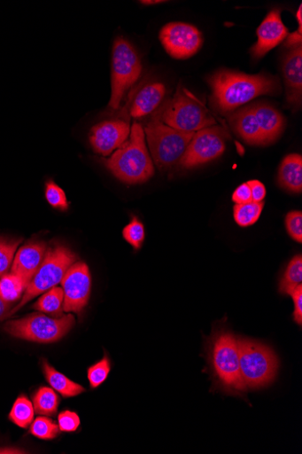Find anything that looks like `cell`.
I'll return each instance as SVG.
<instances>
[{"mask_svg":"<svg viewBox=\"0 0 302 454\" xmlns=\"http://www.w3.org/2000/svg\"><path fill=\"white\" fill-rule=\"evenodd\" d=\"M0 453H25V452L17 448L5 447V448L0 449Z\"/></svg>","mask_w":302,"mask_h":454,"instance_id":"40","label":"cell"},{"mask_svg":"<svg viewBox=\"0 0 302 454\" xmlns=\"http://www.w3.org/2000/svg\"><path fill=\"white\" fill-rule=\"evenodd\" d=\"M264 207V201L236 204L234 207V219L240 227L252 226L260 219Z\"/></svg>","mask_w":302,"mask_h":454,"instance_id":"26","label":"cell"},{"mask_svg":"<svg viewBox=\"0 0 302 454\" xmlns=\"http://www.w3.org/2000/svg\"><path fill=\"white\" fill-rule=\"evenodd\" d=\"M145 138L143 126L136 121L128 139L109 158L103 160L105 168L120 182L139 184L154 176V163Z\"/></svg>","mask_w":302,"mask_h":454,"instance_id":"3","label":"cell"},{"mask_svg":"<svg viewBox=\"0 0 302 454\" xmlns=\"http://www.w3.org/2000/svg\"><path fill=\"white\" fill-rule=\"evenodd\" d=\"M76 261V255L66 246L58 244L50 247L44 262L27 286L20 302L8 316L15 314L33 299L46 294L61 283L68 269Z\"/></svg>","mask_w":302,"mask_h":454,"instance_id":"8","label":"cell"},{"mask_svg":"<svg viewBox=\"0 0 302 454\" xmlns=\"http://www.w3.org/2000/svg\"><path fill=\"white\" fill-rule=\"evenodd\" d=\"M122 236L136 251H139L145 240L143 223L137 217H133L132 221L124 227Z\"/></svg>","mask_w":302,"mask_h":454,"instance_id":"31","label":"cell"},{"mask_svg":"<svg viewBox=\"0 0 302 454\" xmlns=\"http://www.w3.org/2000/svg\"><path fill=\"white\" fill-rule=\"evenodd\" d=\"M283 73L288 104L294 109L301 106L302 47L291 49L283 60Z\"/></svg>","mask_w":302,"mask_h":454,"instance_id":"17","label":"cell"},{"mask_svg":"<svg viewBox=\"0 0 302 454\" xmlns=\"http://www.w3.org/2000/svg\"><path fill=\"white\" fill-rule=\"evenodd\" d=\"M166 88L162 82L143 78L131 92L121 109L120 118L142 119L155 114L165 103Z\"/></svg>","mask_w":302,"mask_h":454,"instance_id":"12","label":"cell"},{"mask_svg":"<svg viewBox=\"0 0 302 454\" xmlns=\"http://www.w3.org/2000/svg\"><path fill=\"white\" fill-rule=\"evenodd\" d=\"M143 63L136 48L118 36L114 40L112 59V97L109 108L117 111L127 94L131 91L143 74Z\"/></svg>","mask_w":302,"mask_h":454,"instance_id":"6","label":"cell"},{"mask_svg":"<svg viewBox=\"0 0 302 454\" xmlns=\"http://www.w3.org/2000/svg\"><path fill=\"white\" fill-rule=\"evenodd\" d=\"M60 399L52 387H40L33 397V405L36 414L53 417L57 414Z\"/></svg>","mask_w":302,"mask_h":454,"instance_id":"22","label":"cell"},{"mask_svg":"<svg viewBox=\"0 0 302 454\" xmlns=\"http://www.w3.org/2000/svg\"><path fill=\"white\" fill-rule=\"evenodd\" d=\"M11 309V304L6 302L2 296H0V320L8 317Z\"/></svg>","mask_w":302,"mask_h":454,"instance_id":"39","label":"cell"},{"mask_svg":"<svg viewBox=\"0 0 302 454\" xmlns=\"http://www.w3.org/2000/svg\"><path fill=\"white\" fill-rule=\"evenodd\" d=\"M43 372L50 387L65 398L77 396L85 392L82 386L74 383L58 372L47 360H43Z\"/></svg>","mask_w":302,"mask_h":454,"instance_id":"21","label":"cell"},{"mask_svg":"<svg viewBox=\"0 0 302 454\" xmlns=\"http://www.w3.org/2000/svg\"><path fill=\"white\" fill-rule=\"evenodd\" d=\"M45 197L54 209L61 212L68 210L69 202L65 191L51 179L46 183Z\"/></svg>","mask_w":302,"mask_h":454,"instance_id":"32","label":"cell"},{"mask_svg":"<svg viewBox=\"0 0 302 454\" xmlns=\"http://www.w3.org/2000/svg\"><path fill=\"white\" fill-rule=\"evenodd\" d=\"M64 292V312L81 314L88 306L92 290V277L88 264L74 263L66 273L62 282Z\"/></svg>","mask_w":302,"mask_h":454,"instance_id":"13","label":"cell"},{"mask_svg":"<svg viewBox=\"0 0 302 454\" xmlns=\"http://www.w3.org/2000/svg\"><path fill=\"white\" fill-rule=\"evenodd\" d=\"M258 40L251 49L254 59L264 58L280 45L289 35L288 28L281 18L280 10H273L257 29Z\"/></svg>","mask_w":302,"mask_h":454,"instance_id":"15","label":"cell"},{"mask_svg":"<svg viewBox=\"0 0 302 454\" xmlns=\"http://www.w3.org/2000/svg\"><path fill=\"white\" fill-rule=\"evenodd\" d=\"M28 283L14 273H7L0 277V296L12 304L22 297Z\"/></svg>","mask_w":302,"mask_h":454,"instance_id":"24","label":"cell"},{"mask_svg":"<svg viewBox=\"0 0 302 454\" xmlns=\"http://www.w3.org/2000/svg\"><path fill=\"white\" fill-rule=\"evenodd\" d=\"M226 133L220 127L196 132L180 160L183 168H193L221 157L226 151Z\"/></svg>","mask_w":302,"mask_h":454,"instance_id":"11","label":"cell"},{"mask_svg":"<svg viewBox=\"0 0 302 454\" xmlns=\"http://www.w3.org/2000/svg\"><path fill=\"white\" fill-rule=\"evenodd\" d=\"M35 409L33 403L24 395L14 403L10 412V420L20 428H27L34 421Z\"/></svg>","mask_w":302,"mask_h":454,"instance_id":"27","label":"cell"},{"mask_svg":"<svg viewBox=\"0 0 302 454\" xmlns=\"http://www.w3.org/2000/svg\"><path fill=\"white\" fill-rule=\"evenodd\" d=\"M294 303L293 320L301 326L302 325V284L298 286L290 295Z\"/></svg>","mask_w":302,"mask_h":454,"instance_id":"35","label":"cell"},{"mask_svg":"<svg viewBox=\"0 0 302 454\" xmlns=\"http://www.w3.org/2000/svg\"><path fill=\"white\" fill-rule=\"evenodd\" d=\"M34 309L44 314L60 317L64 313V292L60 286H55L43 294L34 305Z\"/></svg>","mask_w":302,"mask_h":454,"instance_id":"23","label":"cell"},{"mask_svg":"<svg viewBox=\"0 0 302 454\" xmlns=\"http://www.w3.org/2000/svg\"><path fill=\"white\" fill-rule=\"evenodd\" d=\"M30 434L41 440H53L60 434L58 426L50 419L39 417L30 427Z\"/></svg>","mask_w":302,"mask_h":454,"instance_id":"29","label":"cell"},{"mask_svg":"<svg viewBox=\"0 0 302 454\" xmlns=\"http://www.w3.org/2000/svg\"><path fill=\"white\" fill-rule=\"evenodd\" d=\"M152 159L160 170H166L180 162L195 133L176 130L153 114L144 129Z\"/></svg>","mask_w":302,"mask_h":454,"instance_id":"7","label":"cell"},{"mask_svg":"<svg viewBox=\"0 0 302 454\" xmlns=\"http://www.w3.org/2000/svg\"><path fill=\"white\" fill-rule=\"evenodd\" d=\"M20 242L19 239L0 237V277L12 268Z\"/></svg>","mask_w":302,"mask_h":454,"instance_id":"28","label":"cell"},{"mask_svg":"<svg viewBox=\"0 0 302 454\" xmlns=\"http://www.w3.org/2000/svg\"><path fill=\"white\" fill-rule=\"evenodd\" d=\"M285 47L294 49L301 46L302 43V24H298V28L295 32L289 34L285 38Z\"/></svg>","mask_w":302,"mask_h":454,"instance_id":"38","label":"cell"},{"mask_svg":"<svg viewBox=\"0 0 302 454\" xmlns=\"http://www.w3.org/2000/svg\"><path fill=\"white\" fill-rule=\"evenodd\" d=\"M251 193H252V200L254 202H262L264 201L266 196H267V188L264 185L263 183L252 180L247 183Z\"/></svg>","mask_w":302,"mask_h":454,"instance_id":"36","label":"cell"},{"mask_svg":"<svg viewBox=\"0 0 302 454\" xmlns=\"http://www.w3.org/2000/svg\"><path fill=\"white\" fill-rule=\"evenodd\" d=\"M159 40L166 52L175 59H188L202 48V33L191 24L172 22L159 32Z\"/></svg>","mask_w":302,"mask_h":454,"instance_id":"10","label":"cell"},{"mask_svg":"<svg viewBox=\"0 0 302 454\" xmlns=\"http://www.w3.org/2000/svg\"><path fill=\"white\" fill-rule=\"evenodd\" d=\"M112 370V363L108 355L88 370V378L92 389L101 387L109 378Z\"/></svg>","mask_w":302,"mask_h":454,"instance_id":"30","label":"cell"},{"mask_svg":"<svg viewBox=\"0 0 302 454\" xmlns=\"http://www.w3.org/2000/svg\"><path fill=\"white\" fill-rule=\"evenodd\" d=\"M131 129L129 121L122 118L103 121L90 131L91 146L98 154L112 155L128 139Z\"/></svg>","mask_w":302,"mask_h":454,"instance_id":"14","label":"cell"},{"mask_svg":"<svg viewBox=\"0 0 302 454\" xmlns=\"http://www.w3.org/2000/svg\"><path fill=\"white\" fill-rule=\"evenodd\" d=\"M158 112L165 125L186 133H196L217 125L203 102L182 85L174 97L165 101Z\"/></svg>","mask_w":302,"mask_h":454,"instance_id":"5","label":"cell"},{"mask_svg":"<svg viewBox=\"0 0 302 454\" xmlns=\"http://www.w3.org/2000/svg\"><path fill=\"white\" fill-rule=\"evenodd\" d=\"M81 426V420L76 412L66 410L58 415V427L61 432L73 433Z\"/></svg>","mask_w":302,"mask_h":454,"instance_id":"34","label":"cell"},{"mask_svg":"<svg viewBox=\"0 0 302 454\" xmlns=\"http://www.w3.org/2000/svg\"><path fill=\"white\" fill-rule=\"evenodd\" d=\"M75 318L69 314L51 317L45 314H31L6 323L5 332L14 338L40 344L55 343L62 340L74 325Z\"/></svg>","mask_w":302,"mask_h":454,"instance_id":"9","label":"cell"},{"mask_svg":"<svg viewBox=\"0 0 302 454\" xmlns=\"http://www.w3.org/2000/svg\"><path fill=\"white\" fill-rule=\"evenodd\" d=\"M252 113L269 144L277 140L285 128L283 115L272 106L257 103L251 106Z\"/></svg>","mask_w":302,"mask_h":454,"instance_id":"19","label":"cell"},{"mask_svg":"<svg viewBox=\"0 0 302 454\" xmlns=\"http://www.w3.org/2000/svg\"><path fill=\"white\" fill-rule=\"evenodd\" d=\"M302 282V257L296 255L288 264L280 281L279 292L283 295H290Z\"/></svg>","mask_w":302,"mask_h":454,"instance_id":"25","label":"cell"},{"mask_svg":"<svg viewBox=\"0 0 302 454\" xmlns=\"http://www.w3.org/2000/svg\"><path fill=\"white\" fill-rule=\"evenodd\" d=\"M165 2H160V0H157V2H149V0H146V2H141L140 4L144 5H155V4H164Z\"/></svg>","mask_w":302,"mask_h":454,"instance_id":"41","label":"cell"},{"mask_svg":"<svg viewBox=\"0 0 302 454\" xmlns=\"http://www.w3.org/2000/svg\"><path fill=\"white\" fill-rule=\"evenodd\" d=\"M236 204H245L252 201L250 187L247 183L238 186L232 196Z\"/></svg>","mask_w":302,"mask_h":454,"instance_id":"37","label":"cell"},{"mask_svg":"<svg viewBox=\"0 0 302 454\" xmlns=\"http://www.w3.org/2000/svg\"><path fill=\"white\" fill-rule=\"evenodd\" d=\"M279 184L285 190L300 193L302 191V157L293 153L282 161L278 173Z\"/></svg>","mask_w":302,"mask_h":454,"instance_id":"20","label":"cell"},{"mask_svg":"<svg viewBox=\"0 0 302 454\" xmlns=\"http://www.w3.org/2000/svg\"><path fill=\"white\" fill-rule=\"evenodd\" d=\"M48 250L47 244L42 241H33L22 246L16 253L11 272L29 284L44 262Z\"/></svg>","mask_w":302,"mask_h":454,"instance_id":"16","label":"cell"},{"mask_svg":"<svg viewBox=\"0 0 302 454\" xmlns=\"http://www.w3.org/2000/svg\"><path fill=\"white\" fill-rule=\"evenodd\" d=\"M227 117L233 130L246 143L254 145H269L266 135L259 126L251 106H243Z\"/></svg>","mask_w":302,"mask_h":454,"instance_id":"18","label":"cell"},{"mask_svg":"<svg viewBox=\"0 0 302 454\" xmlns=\"http://www.w3.org/2000/svg\"><path fill=\"white\" fill-rule=\"evenodd\" d=\"M207 82L212 90L211 106L225 116L259 97L281 93L279 79L264 74L222 69L208 76Z\"/></svg>","mask_w":302,"mask_h":454,"instance_id":"1","label":"cell"},{"mask_svg":"<svg viewBox=\"0 0 302 454\" xmlns=\"http://www.w3.org/2000/svg\"><path fill=\"white\" fill-rule=\"evenodd\" d=\"M238 344L241 378L246 392L272 385L280 365L275 351L262 342L242 337H238Z\"/></svg>","mask_w":302,"mask_h":454,"instance_id":"4","label":"cell"},{"mask_svg":"<svg viewBox=\"0 0 302 454\" xmlns=\"http://www.w3.org/2000/svg\"><path fill=\"white\" fill-rule=\"evenodd\" d=\"M204 353L212 391L248 401L241 378L238 337L226 327L213 328L205 339Z\"/></svg>","mask_w":302,"mask_h":454,"instance_id":"2","label":"cell"},{"mask_svg":"<svg viewBox=\"0 0 302 454\" xmlns=\"http://www.w3.org/2000/svg\"><path fill=\"white\" fill-rule=\"evenodd\" d=\"M286 229L289 235L297 242H302V214L301 212H290L285 219Z\"/></svg>","mask_w":302,"mask_h":454,"instance_id":"33","label":"cell"}]
</instances>
